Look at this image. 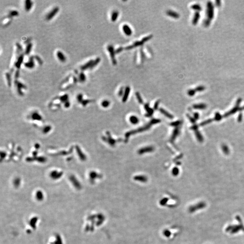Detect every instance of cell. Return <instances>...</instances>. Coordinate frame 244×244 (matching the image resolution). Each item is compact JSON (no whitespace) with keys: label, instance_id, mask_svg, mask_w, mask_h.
I'll return each mask as SVG.
<instances>
[{"label":"cell","instance_id":"ab89813d","mask_svg":"<svg viewBox=\"0 0 244 244\" xmlns=\"http://www.w3.org/2000/svg\"><path fill=\"white\" fill-rule=\"evenodd\" d=\"M159 102H159V101H157V102H156V103H155V108L156 109V108H157V107H158V104H159Z\"/></svg>","mask_w":244,"mask_h":244},{"label":"cell","instance_id":"9a60e30c","mask_svg":"<svg viewBox=\"0 0 244 244\" xmlns=\"http://www.w3.org/2000/svg\"><path fill=\"white\" fill-rule=\"evenodd\" d=\"M5 75H6V81L7 82V84L9 86H11V75L9 72H6Z\"/></svg>","mask_w":244,"mask_h":244},{"label":"cell","instance_id":"836d02e7","mask_svg":"<svg viewBox=\"0 0 244 244\" xmlns=\"http://www.w3.org/2000/svg\"><path fill=\"white\" fill-rule=\"evenodd\" d=\"M160 110H161V111L163 113H164V114H165V115L166 114V116H167V117H168L169 118L170 117V115L169 113H166V112H165V111L163 109H161Z\"/></svg>","mask_w":244,"mask_h":244},{"label":"cell","instance_id":"4fadbf2b","mask_svg":"<svg viewBox=\"0 0 244 244\" xmlns=\"http://www.w3.org/2000/svg\"><path fill=\"white\" fill-rule=\"evenodd\" d=\"M130 88L129 87V86H127V87L126 88L124 96L123 98V101L124 102H126V101L127 100L128 95H129V94L130 93Z\"/></svg>","mask_w":244,"mask_h":244},{"label":"cell","instance_id":"74e56055","mask_svg":"<svg viewBox=\"0 0 244 244\" xmlns=\"http://www.w3.org/2000/svg\"><path fill=\"white\" fill-rule=\"evenodd\" d=\"M221 1H220V0H218V1H216V6H220L221 5Z\"/></svg>","mask_w":244,"mask_h":244},{"label":"cell","instance_id":"6da1fadb","mask_svg":"<svg viewBox=\"0 0 244 244\" xmlns=\"http://www.w3.org/2000/svg\"><path fill=\"white\" fill-rule=\"evenodd\" d=\"M207 19L204 21V25L205 27H208L210 25L211 20L214 17V7L211 1H208L207 4Z\"/></svg>","mask_w":244,"mask_h":244},{"label":"cell","instance_id":"7a4b0ae2","mask_svg":"<svg viewBox=\"0 0 244 244\" xmlns=\"http://www.w3.org/2000/svg\"><path fill=\"white\" fill-rule=\"evenodd\" d=\"M107 49L108 50V51L109 52V53H110V56H111V59H112V63H113V64L114 65H115L117 64V61L115 59V51L114 50V48L113 47V46L112 45H109L107 47Z\"/></svg>","mask_w":244,"mask_h":244},{"label":"cell","instance_id":"83f0119b","mask_svg":"<svg viewBox=\"0 0 244 244\" xmlns=\"http://www.w3.org/2000/svg\"><path fill=\"white\" fill-rule=\"evenodd\" d=\"M152 38V35H150V36H147V37H145V38H143L142 40V42H143V43H144L146 42V41L149 40H150V39H151Z\"/></svg>","mask_w":244,"mask_h":244},{"label":"cell","instance_id":"4316f807","mask_svg":"<svg viewBox=\"0 0 244 244\" xmlns=\"http://www.w3.org/2000/svg\"><path fill=\"white\" fill-rule=\"evenodd\" d=\"M136 96L137 97V99H138V100L139 101V102L141 104H142L143 103V100L141 97V95L140 94L138 93V92H136Z\"/></svg>","mask_w":244,"mask_h":244},{"label":"cell","instance_id":"8fae6325","mask_svg":"<svg viewBox=\"0 0 244 244\" xmlns=\"http://www.w3.org/2000/svg\"><path fill=\"white\" fill-rule=\"evenodd\" d=\"M93 61H94L93 60H90V61H89L87 63H86L85 64H84L83 65H82L81 67V69L82 71H84V70H86L88 69L89 68H90Z\"/></svg>","mask_w":244,"mask_h":244},{"label":"cell","instance_id":"ba28073f","mask_svg":"<svg viewBox=\"0 0 244 244\" xmlns=\"http://www.w3.org/2000/svg\"><path fill=\"white\" fill-rule=\"evenodd\" d=\"M166 14L169 16H170L175 19H178L180 17V15L178 13L176 12L175 11L171 10L167 11L166 12Z\"/></svg>","mask_w":244,"mask_h":244},{"label":"cell","instance_id":"cb8c5ba5","mask_svg":"<svg viewBox=\"0 0 244 244\" xmlns=\"http://www.w3.org/2000/svg\"><path fill=\"white\" fill-rule=\"evenodd\" d=\"M109 104H110V102L109 101L107 100H104L101 103L102 106L104 107H105V108H106L107 107L109 106Z\"/></svg>","mask_w":244,"mask_h":244},{"label":"cell","instance_id":"603a6c76","mask_svg":"<svg viewBox=\"0 0 244 244\" xmlns=\"http://www.w3.org/2000/svg\"><path fill=\"white\" fill-rule=\"evenodd\" d=\"M19 12L16 10H12L10 11L9 12V15L11 17L12 16H16L18 15Z\"/></svg>","mask_w":244,"mask_h":244},{"label":"cell","instance_id":"f1b7e54d","mask_svg":"<svg viewBox=\"0 0 244 244\" xmlns=\"http://www.w3.org/2000/svg\"><path fill=\"white\" fill-rule=\"evenodd\" d=\"M77 99L79 102L81 103L83 100V94H79L77 96Z\"/></svg>","mask_w":244,"mask_h":244},{"label":"cell","instance_id":"8992f818","mask_svg":"<svg viewBox=\"0 0 244 244\" xmlns=\"http://www.w3.org/2000/svg\"><path fill=\"white\" fill-rule=\"evenodd\" d=\"M23 60H24V55L23 54H21L20 56H18L17 61L15 63V67L17 69H19L20 68L21 64L23 62Z\"/></svg>","mask_w":244,"mask_h":244},{"label":"cell","instance_id":"30bf717a","mask_svg":"<svg viewBox=\"0 0 244 244\" xmlns=\"http://www.w3.org/2000/svg\"><path fill=\"white\" fill-rule=\"evenodd\" d=\"M33 2L31 0H26L25 2V8L27 11H29L32 8Z\"/></svg>","mask_w":244,"mask_h":244},{"label":"cell","instance_id":"5b68a950","mask_svg":"<svg viewBox=\"0 0 244 244\" xmlns=\"http://www.w3.org/2000/svg\"><path fill=\"white\" fill-rule=\"evenodd\" d=\"M34 56H30L29 57V61L24 63V65L26 68L29 69H31L34 68L35 64L34 61Z\"/></svg>","mask_w":244,"mask_h":244},{"label":"cell","instance_id":"7c38bea8","mask_svg":"<svg viewBox=\"0 0 244 244\" xmlns=\"http://www.w3.org/2000/svg\"><path fill=\"white\" fill-rule=\"evenodd\" d=\"M200 17V13L199 12L197 11L194 14V18L192 20L193 24L194 25H196L198 23V21L199 20Z\"/></svg>","mask_w":244,"mask_h":244},{"label":"cell","instance_id":"ac0fdd59","mask_svg":"<svg viewBox=\"0 0 244 244\" xmlns=\"http://www.w3.org/2000/svg\"><path fill=\"white\" fill-rule=\"evenodd\" d=\"M100 57H97L96 58L95 60L93 61V62L92 63L90 68V69H93L94 68L97 64H98L100 62Z\"/></svg>","mask_w":244,"mask_h":244},{"label":"cell","instance_id":"44dd1931","mask_svg":"<svg viewBox=\"0 0 244 244\" xmlns=\"http://www.w3.org/2000/svg\"><path fill=\"white\" fill-rule=\"evenodd\" d=\"M191 8H192L193 10L195 11H197L198 12L199 11H200L202 10L201 6L199 5V4H194L191 6Z\"/></svg>","mask_w":244,"mask_h":244},{"label":"cell","instance_id":"9c48e42d","mask_svg":"<svg viewBox=\"0 0 244 244\" xmlns=\"http://www.w3.org/2000/svg\"><path fill=\"white\" fill-rule=\"evenodd\" d=\"M123 30L125 34L128 36L131 35L132 34L131 29L127 25H124L123 27Z\"/></svg>","mask_w":244,"mask_h":244},{"label":"cell","instance_id":"e0dca14e","mask_svg":"<svg viewBox=\"0 0 244 244\" xmlns=\"http://www.w3.org/2000/svg\"><path fill=\"white\" fill-rule=\"evenodd\" d=\"M32 47V44L31 43H29L27 45L25 49V54L28 55L30 53Z\"/></svg>","mask_w":244,"mask_h":244},{"label":"cell","instance_id":"277c9868","mask_svg":"<svg viewBox=\"0 0 244 244\" xmlns=\"http://www.w3.org/2000/svg\"><path fill=\"white\" fill-rule=\"evenodd\" d=\"M59 11V7L56 6L54 7L49 12V13L46 17V18L47 20H50L52 19Z\"/></svg>","mask_w":244,"mask_h":244},{"label":"cell","instance_id":"f546056e","mask_svg":"<svg viewBox=\"0 0 244 244\" xmlns=\"http://www.w3.org/2000/svg\"><path fill=\"white\" fill-rule=\"evenodd\" d=\"M205 89V87L203 86H199L196 88L195 90L196 91H203Z\"/></svg>","mask_w":244,"mask_h":244},{"label":"cell","instance_id":"52a82bcc","mask_svg":"<svg viewBox=\"0 0 244 244\" xmlns=\"http://www.w3.org/2000/svg\"><path fill=\"white\" fill-rule=\"evenodd\" d=\"M56 55L57 58L61 62H65L66 61V57L63 53V52L60 51H58L56 52Z\"/></svg>","mask_w":244,"mask_h":244},{"label":"cell","instance_id":"1f68e13d","mask_svg":"<svg viewBox=\"0 0 244 244\" xmlns=\"http://www.w3.org/2000/svg\"><path fill=\"white\" fill-rule=\"evenodd\" d=\"M196 92L195 90H190L188 91V93L189 95H193L194 93Z\"/></svg>","mask_w":244,"mask_h":244},{"label":"cell","instance_id":"d6986e66","mask_svg":"<svg viewBox=\"0 0 244 244\" xmlns=\"http://www.w3.org/2000/svg\"><path fill=\"white\" fill-rule=\"evenodd\" d=\"M130 121L131 122V124H138V119L137 117L132 116L130 118Z\"/></svg>","mask_w":244,"mask_h":244},{"label":"cell","instance_id":"f35d334b","mask_svg":"<svg viewBox=\"0 0 244 244\" xmlns=\"http://www.w3.org/2000/svg\"><path fill=\"white\" fill-rule=\"evenodd\" d=\"M73 82H74V83H76L77 82V81H78L77 78H76L75 76H74L73 77Z\"/></svg>","mask_w":244,"mask_h":244},{"label":"cell","instance_id":"2e32d148","mask_svg":"<svg viewBox=\"0 0 244 244\" xmlns=\"http://www.w3.org/2000/svg\"><path fill=\"white\" fill-rule=\"evenodd\" d=\"M118 16H119V12L118 11H113L112 13V15H111V20L113 22L115 21L118 18Z\"/></svg>","mask_w":244,"mask_h":244},{"label":"cell","instance_id":"e575fe53","mask_svg":"<svg viewBox=\"0 0 244 244\" xmlns=\"http://www.w3.org/2000/svg\"><path fill=\"white\" fill-rule=\"evenodd\" d=\"M19 76V71L18 70L15 71V80H17V78H18Z\"/></svg>","mask_w":244,"mask_h":244},{"label":"cell","instance_id":"d4e9b609","mask_svg":"<svg viewBox=\"0 0 244 244\" xmlns=\"http://www.w3.org/2000/svg\"><path fill=\"white\" fill-rule=\"evenodd\" d=\"M16 48H17V51L18 53L22 51V50H23L22 47L21 46V45L20 44H19V43H16Z\"/></svg>","mask_w":244,"mask_h":244},{"label":"cell","instance_id":"8d00e7d4","mask_svg":"<svg viewBox=\"0 0 244 244\" xmlns=\"http://www.w3.org/2000/svg\"><path fill=\"white\" fill-rule=\"evenodd\" d=\"M123 92H124V88L122 87L120 89L119 93V96L122 95V94H123Z\"/></svg>","mask_w":244,"mask_h":244},{"label":"cell","instance_id":"d6a6232c","mask_svg":"<svg viewBox=\"0 0 244 244\" xmlns=\"http://www.w3.org/2000/svg\"><path fill=\"white\" fill-rule=\"evenodd\" d=\"M123 47H119L118 49H117V50L115 51V53H121L122 51H123Z\"/></svg>","mask_w":244,"mask_h":244},{"label":"cell","instance_id":"4dcf8cb0","mask_svg":"<svg viewBox=\"0 0 244 244\" xmlns=\"http://www.w3.org/2000/svg\"><path fill=\"white\" fill-rule=\"evenodd\" d=\"M89 102H90V100H83L81 102V104H82V105L83 106H85L86 105V104H87L88 103H89Z\"/></svg>","mask_w":244,"mask_h":244},{"label":"cell","instance_id":"484cf974","mask_svg":"<svg viewBox=\"0 0 244 244\" xmlns=\"http://www.w3.org/2000/svg\"><path fill=\"white\" fill-rule=\"evenodd\" d=\"M34 58H35V59L37 60V62H38L40 65L42 64V63H43L42 60L40 58V57L39 56H38L37 55H35V56H34Z\"/></svg>","mask_w":244,"mask_h":244},{"label":"cell","instance_id":"5bb4252c","mask_svg":"<svg viewBox=\"0 0 244 244\" xmlns=\"http://www.w3.org/2000/svg\"><path fill=\"white\" fill-rule=\"evenodd\" d=\"M153 150V148L152 147H151V146H149V147H145L143 149H141L140 150H139V153L140 154H143V153H144L145 152H150V151H151L152 150Z\"/></svg>","mask_w":244,"mask_h":244},{"label":"cell","instance_id":"7402d4cb","mask_svg":"<svg viewBox=\"0 0 244 244\" xmlns=\"http://www.w3.org/2000/svg\"><path fill=\"white\" fill-rule=\"evenodd\" d=\"M68 94H65L60 97V100L63 102H66L67 101H68Z\"/></svg>","mask_w":244,"mask_h":244},{"label":"cell","instance_id":"ffe728a7","mask_svg":"<svg viewBox=\"0 0 244 244\" xmlns=\"http://www.w3.org/2000/svg\"><path fill=\"white\" fill-rule=\"evenodd\" d=\"M79 80L81 82H84V81H86V76L85 75V74L83 73V72H81L80 74H79Z\"/></svg>","mask_w":244,"mask_h":244},{"label":"cell","instance_id":"3957f363","mask_svg":"<svg viewBox=\"0 0 244 244\" xmlns=\"http://www.w3.org/2000/svg\"><path fill=\"white\" fill-rule=\"evenodd\" d=\"M15 83L16 86L17 87V92L19 93V95H23L24 93L22 91V89H26V87L25 85H24L23 83H21L20 82L17 81V80H15Z\"/></svg>","mask_w":244,"mask_h":244},{"label":"cell","instance_id":"d590c367","mask_svg":"<svg viewBox=\"0 0 244 244\" xmlns=\"http://www.w3.org/2000/svg\"><path fill=\"white\" fill-rule=\"evenodd\" d=\"M70 77H71V76H70V75H69L67 77H66V79H65V80L62 82V84H64V83H66V82H68V81H69V79H70Z\"/></svg>","mask_w":244,"mask_h":244}]
</instances>
